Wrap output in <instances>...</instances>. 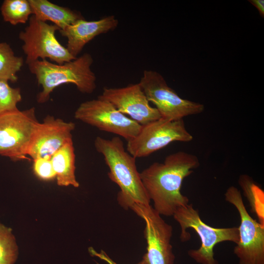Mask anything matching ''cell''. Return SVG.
I'll return each mask as SVG.
<instances>
[{
	"mask_svg": "<svg viewBox=\"0 0 264 264\" xmlns=\"http://www.w3.org/2000/svg\"><path fill=\"white\" fill-rule=\"evenodd\" d=\"M195 154L178 151L167 155L163 162H155L140 173L144 188L160 215L173 216L176 210L189 203L182 194L184 178L199 166Z\"/></svg>",
	"mask_w": 264,
	"mask_h": 264,
	"instance_id": "1",
	"label": "cell"
},
{
	"mask_svg": "<svg viewBox=\"0 0 264 264\" xmlns=\"http://www.w3.org/2000/svg\"><path fill=\"white\" fill-rule=\"evenodd\" d=\"M94 146L109 168V177L120 189L117 197L118 203L126 209L134 203L150 204L151 199L137 169L136 158L125 150L123 141L118 136L111 139L97 136Z\"/></svg>",
	"mask_w": 264,
	"mask_h": 264,
	"instance_id": "2",
	"label": "cell"
},
{
	"mask_svg": "<svg viewBox=\"0 0 264 264\" xmlns=\"http://www.w3.org/2000/svg\"><path fill=\"white\" fill-rule=\"evenodd\" d=\"M93 62L92 56L85 53L62 65L47 60H38L28 64L30 71L43 88L37 95V102H46L56 88L65 84H74L82 93H92L96 88V77L91 69Z\"/></svg>",
	"mask_w": 264,
	"mask_h": 264,
	"instance_id": "3",
	"label": "cell"
},
{
	"mask_svg": "<svg viewBox=\"0 0 264 264\" xmlns=\"http://www.w3.org/2000/svg\"><path fill=\"white\" fill-rule=\"evenodd\" d=\"M181 228L180 239L185 242L190 238L187 229L192 228L200 240V246L188 251V255L199 264H219L214 258V248L219 243L231 242L237 244L239 240L238 227L215 228L203 222L198 211L192 204L177 208L173 216Z\"/></svg>",
	"mask_w": 264,
	"mask_h": 264,
	"instance_id": "4",
	"label": "cell"
},
{
	"mask_svg": "<svg viewBox=\"0 0 264 264\" xmlns=\"http://www.w3.org/2000/svg\"><path fill=\"white\" fill-rule=\"evenodd\" d=\"M138 83L149 102L155 105L163 119H183L200 113L204 110L203 104L181 98L157 71L144 70Z\"/></svg>",
	"mask_w": 264,
	"mask_h": 264,
	"instance_id": "5",
	"label": "cell"
},
{
	"mask_svg": "<svg viewBox=\"0 0 264 264\" xmlns=\"http://www.w3.org/2000/svg\"><path fill=\"white\" fill-rule=\"evenodd\" d=\"M39 123L34 107L0 115V155L13 161L29 160L27 151Z\"/></svg>",
	"mask_w": 264,
	"mask_h": 264,
	"instance_id": "6",
	"label": "cell"
},
{
	"mask_svg": "<svg viewBox=\"0 0 264 264\" xmlns=\"http://www.w3.org/2000/svg\"><path fill=\"white\" fill-rule=\"evenodd\" d=\"M28 21V25L19 35L23 42L22 49L27 65L39 59H48L62 65L76 58L57 39L55 33L60 30L57 26L41 21L33 15Z\"/></svg>",
	"mask_w": 264,
	"mask_h": 264,
	"instance_id": "7",
	"label": "cell"
},
{
	"mask_svg": "<svg viewBox=\"0 0 264 264\" xmlns=\"http://www.w3.org/2000/svg\"><path fill=\"white\" fill-rule=\"evenodd\" d=\"M224 196L236 208L240 217L239 240L234 248L239 264H264V225L249 215L237 187H228Z\"/></svg>",
	"mask_w": 264,
	"mask_h": 264,
	"instance_id": "8",
	"label": "cell"
},
{
	"mask_svg": "<svg viewBox=\"0 0 264 264\" xmlns=\"http://www.w3.org/2000/svg\"><path fill=\"white\" fill-rule=\"evenodd\" d=\"M193 139L183 119L160 118L142 126L139 133L127 141L126 150L134 157L149 156L175 141L188 142Z\"/></svg>",
	"mask_w": 264,
	"mask_h": 264,
	"instance_id": "9",
	"label": "cell"
},
{
	"mask_svg": "<svg viewBox=\"0 0 264 264\" xmlns=\"http://www.w3.org/2000/svg\"><path fill=\"white\" fill-rule=\"evenodd\" d=\"M74 117L100 130L121 136L127 141L134 138L142 127L99 97L82 103L75 110Z\"/></svg>",
	"mask_w": 264,
	"mask_h": 264,
	"instance_id": "10",
	"label": "cell"
},
{
	"mask_svg": "<svg viewBox=\"0 0 264 264\" xmlns=\"http://www.w3.org/2000/svg\"><path fill=\"white\" fill-rule=\"evenodd\" d=\"M130 209L145 221L147 252L144 256L148 264H174L175 256L171 244L172 226L150 204L134 203Z\"/></svg>",
	"mask_w": 264,
	"mask_h": 264,
	"instance_id": "11",
	"label": "cell"
},
{
	"mask_svg": "<svg viewBox=\"0 0 264 264\" xmlns=\"http://www.w3.org/2000/svg\"><path fill=\"white\" fill-rule=\"evenodd\" d=\"M98 97L109 101L141 126L161 118L157 109L150 105L139 83L122 88L105 87Z\"/></svg>",
	"mask_w": 264,
	"mask_h": 264,
	"instance_id": "12",
	"label": "cell"
},
{
	"mask_svg": "<svg viewBox=\"0 0 264 264\" xmlns=\"http://www.w3.org/2000/svg\"><path fill=\"white\" fill-rule=\"evenodd\" d=\"M75 127L72 122H66L48 115L37 125L29 146L27 155L33 160L51 158L62 147L72 140Z\"/></svg>",
	"mask_w": 264,
	"mask_h": 264,
	"instance_id": "13",
	"label": "cell"
},
{
	"mask_svg": "<svg viewBox=\"0 0 264 264\" xmlns=\"http://www.w3.org/2000/svg\"><path fill=\"white\" fill-rule=\"evenodd\" d=\"M118 25V20L113 15H110L96 21L80 19L59 31L67 39V50L77 58L89 42L97 36L113 30Z\"/></svg>",
	"mask_w": 264,
	"mask_h": 264,
	"instance_id": "14",
	"label": "cell"
},
{
	"mask_svg": "<svg viewBox=\"0 0 264 264\" xmlns=\"http://www.w3.org/2000/svg\"><path fill=\"white\" fill-rule=\"evenodd\" d=\"M29 1L33 16L41 21L52 22L60 30L77 20L84 19L80 12L47 0H29Z\"/></svg>",
	"mask_w": 264,
	"mask_h": 264,
	"instance_id": "15",
	"label": "cell"
},
{
	"mask_svg": "<svg viewBox=\"0 0 264 264\" xmlns=\"http://www.w3.org/2000/svg\"><path fill=\"white\" fill-rule=\"evenodd\" d=\"M51 160L56 173L58 185L79 187L75 174V155L73 140L66 143L55 153Z\"/></svg>",
	"mask_w": 264,
	"mask_h": 264,
	"instance_id": "16",
	"label": "cell"
},
{
	"mask_svg": "<svg viewBox=\"0 0 264 264\" xmlns=\"http://www.w3.org/2000/svg\"><path fill=\"white\" fill-rule=\"evenodd\" d=\"M23 64V58L16 56L9 44L0 42V79L17 82V73Z\"/></svg>",
	"mask_w": 264,
	"mask_h": 264,
	"instance_id": "17",
	"label": "cell"
},
{
	"mask_svg": "<svg viewBox=\"0 0 264 264\" xmlns=\"http://www.w3.org/2000/svg\"><path fill=\"white\" fill-rule=\"evenodd\" d=\"M238 183L248 200L252 210L257 216L259 222L264 225V191L247 175H240Z\"/></svg>",
	"mask_w": 264,
	"mask_h": 264,
	"instance_id": "18",
	"label": "cell"
},
{
	"mask_svg": "<svg viewBox=\"0 0 264 264\" xmlns=\"http://www.w3.org/2000/svg\"><path fill=\"white\" fill-rule=\"evenodd\" d=\"M0 12L3 20L13 25L26 23L32 14L29 0H4Z\"/></svg>",
	"mask_w": 264,
	"mask_h": 264,
	"instance_id": "19",
	"label": "cell"
},
{
	"mask_svg": "<svg viewBox=\"0 0 264 264\" xmlns=\"http://www.w3.org/2000/svg\"><path fill=\"white\" fill-rule=\"evenodd\" d=\"M18 246L12 229L0 223V264H14Z\"/></svg>",
	"mask_w": 264,
	"mask_h": 264,
	"instance_id": "20",
	"label": "cell"
},
{
	"mask_svg": "<svg viewBox=\"0 0 264 264\" xmlns=\"http://www.w3.org/2000/svg\"><path fill=\"white\" fill-rule=\"evenodd\" d=\"M22 99L19 88H12L8 81L0 79V115L18 109L17 105Z\"/></svg>",
	"mask_w": 264,
	"mask_h": 264,
	"instance_id": "21",
	"label": "cell"
},
{
	"mask_svg": "<svg viewBox=\"0 0 264 264\" xmlns=\"http://www.w3.org/2000/svg\"><path fill=\"white\" fill-rule=\"evenodd\" d=\"M33 160V171L39 178L48 180L56 177L51 158H38Z\"/></svg>",
	"mask_w": 264,
	"mask_h": 264,
	"instance_id": "22",
	"label": "cell"
},
{
	"mask_svg": "<svg viewBox=\"0 0 264 264\" xmlns=\"http://www.w3.org/2000/svg\"><path fill=\"white\" fill-rule=\"evenodd\" d=\"M89 254L94 257H97L100 259L106 262L108 264H117L104 250H101L100 252H97L93 247L88 248ZM97 264H99L97 263ZM137 264H148L145 256L144 255L142 260Z\"/></svg>",
	"mask_w": 264,
	"mask_h": 264,
	"instance_id": "23",
	"label": "cell"
},
{
	"mask_svg": "<svg viewBox=\"0 0 264 264\" xmlns=\"http://www.w3.org/2000/svg\"><path fill=\"white\" fill-rule=\"evenodd\" d=\"M254 6H255L262 17H264V0H248Z\"/></svg>",
	"mask_w": 264,
	"mask_h": 264,
	"instance_id": "24",
	"label": "cell"
}]
</instances>
